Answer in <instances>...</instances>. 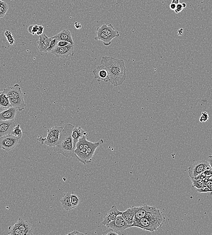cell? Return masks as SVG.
Returning <instances> with one entry per match:
<instances>
[{
  "instance_id": "obj_24",
  "label": "cell",
  "mask_w": 212,
  "mask_h": 235,
  "mask_svg": "<svg viewBox=\"0 0 212 235\" xmlns=\"http://www.w3.org/2000/svg\"><path fill=\"white\" fill-rule=\"evenodd\" d=\"M71 193L70 192L65 193L60 200L62 206L66 211H70L73 209L71 203Z\"/></svg>"
},
{
  "instance_id": "obj_10",
  "label": "cell",
  "mask_w": 212,
  "mask_h": 235,
  "mask_svg": "<svg viewBox=\"0 0 212 235\" xmlns=\"http://www.w3.org/2000/svg\"><path fill=\"white\" fill-rule=\"evenodd\" d=\"M17 124L15 120H0V137L7 135L11 134Z\"/></svg>"
},
{
  "instance_id": "obj_40",
  "label": "cell",
  "mask_w": 212,
  "mask_h": 235,
  "mask_svg": "<svg viewBox=\"0 0 212 235\" xmlns=\"http://www.w3.org/2000/svg\"><path fill=\"white\" fill-rule=\"evenodd\" d=\"M43 30H44V27L42 25H39V30H38V32H37V34L38 35H41L43 33Z\"/></svg>"
},
{
  "instance_id": "obj_50",
  "label": "cell",
  "mask_w": 212,
  "mask_h": 235,
  "mask_svg": "<svg viewBox=\"0 0 212 235\" xmlns=\"http://www.w3.org/2000/svg\"><path fill=\"white\" fill-rule=\"evenodd\" d=\"M0 18H1V16H0Z\"/></svg>"
},
{
  "instance_id": "obj_46",
  "label": "cell",
  "mask_w": 212,
  "mask_h": 235,
  "mask_svg": "<svg viewBox=\"0 0 212 235\" xmlns=\"http://www.w3.org/2000/svg\"><path fill=\"white\" fill-rule=\"evenodd\" d=\"M182 5L183 6L184 8H185V7H186V4L185 3H183Z\"/></svg>"
},
{
  "instance_id": "obj_13",
  "label": "cell",
  "mask_w": 212,
  "mask_h": 235,
  "mask_svg": "<svg viewBox=\"0 0 212 235\" xmlns=\"http://www.w3.org/2000/svg\"><path fill=\"white\" fill-rule=\"evenodd\" d=\"M122 212L119 211L116 206H112V208L110 209L105 216L101 224L102 225H107L109 223L114 220L118 215H122Z\"/></svg>"
},
{
  "instance_id": "obj_23",
  "label": "cell",
  "mask_w": 212,
  "mask_h": 235,
  "mask_svg": "<svg viewBox=\"0 0 212 235\" xmlns=\"http://www.w3.org/2000/svg\"><path fill=\"white\" fill-rule=\"evenodd\" d=\"M13 107H11L0 113V120L6 121L14 119L17 111Z\"/></svg>"
},
{
  "instance_id": "obj_15",
  "label": "cell",
  "mask_w": 212,
  "mask_h": 235,
  "mask_svg": "<svg viewBox=\"0 0 212 235\" xmlns=\"http://www.w3.org/2000/svg\"><path fill=\"white\" fill-rule=\"evenodd\" d=\"M8 98H17L23 96V94L20 85L16 84L11 87H8L4 89L3 91Z\"/></svg>"
},
{
  "instance_id": "obj_28",
  "label": "cell",
  "mask_w": 212,
  "mask_h": 235,
  "mask_svg": "<svg viewBox=\"0 0 212 235\" xmlns=\"http://www.w3.org/2000/svg\"><path fill=\"white\" fill-rule=\"evenodd\" d=\"M191 180L193 187H196L197 188H200L203 186L206 185V183L202 179H196L194 178H190Z\"/></svg>"
},
{
  "instance_id": "obj_9",
  "label": "cell",
  "mask_w": 212,
  "mask_h": 235,
  "mask_svg": "<svg viewBox=\"0 0 212 235\" xmlns=\"http://www.w3.org/2000/svg\"><path fill=\"white\" fill-rule=\"evenodd\" d=\"M86 137V136L84 135L79 139L78 143H76V148L74 150V153L81 160L87 149L93 143L87 140Z\"/></svg>"
},
{
  "instance_id": "obj_4",
  "label": "cell",
  "mask_w": 212,
  "mask_h": 235,
  "mask_svg": "<svg viewBox=\"0 0 212 235\" xmlns=\"http://www.w3.org/2000/svg\"><path fill=\"white\" fill-rule=\"evenodd\" d=\"M63 128L62 127H53L48 129L46 137L43 138L40 136L37 140L40 142L42 145L44 143L49 147H54L58 144L60 133Z\"/></svg>"
},
{
  "instance_id": "obj_49",
  "label": "cell",
  "mask_w": 212,
  "mask_h": 235,
  "mask_svg": "<svg viewBox=\"0 0 212 235\" xmlns=\"http://www.w3.org/2000/svg\"><path fill=\"white\" fill-rule=\"evenodd\" d=\"M211 192H212V188L211 189Z\"/></svg>"
},
{
  "instance_id": "obj_26",
  "label": "cell",
  "mask_w": 212,
  "mask_h": 235,
  "mask_svg": "<svg viewBox=\"0 0 212 235\" xmlns=\"http://www.w3.org/2000/svg\"><path fill=\"white\" fill-rule=\"evenodd\" d=\"M11 107L9 98L3 92H0V108L6 110Z\"/></svg>"
},
{
  "instance_id": "obj_27",
  "label": "cell",
  "mask_w": 212,
  "mask_h": 235,
  "mask_svg": "<svg viewBox=\"0 0 212 235\" xmlns=\"http://www.w3.org/2000/svg\"><path fill=\"white\" fill-rule=\"evenodd\" d=\"M8 234L10 235H27L26 232L22 231L19 229L15 224L12 226L9 227V232Z\"/></svg>"
},
{
  "instance_id": "obj_41",
  "label": "cell",
  "mask_w": 212,
  "mask_h": 235,
  "mask_svg": "<svg viewBox=\"0 0 212 235\" xmlns=\"http://www.w3.org/2000/svg\"><path fill=\"white\" fill-rule=\"evenodd\" d=\"M67 235H84V234L83 233H80V232L78 231H74L73 232H71V233H69L67 234Z\"/></svg>"
},
{
  "instance_id": "obj_22",
  "label": "cell",
  "mask_w": 212,
  "mask_h": 235,
  "mask_svg": "<svg viewBox=\"0 0 212 235\" xmlns=\"http://www.w3.org/2000/svg\"><path fill=\"white\" fill-rule=\"evenodd\" d=\"M136 211V207L131 206L129 207L124 212H122V217L125 220L128 224H132L134 222V218Z\"/></svg>"
},
{
  "instance_id": "obj_37",
  "label": "cell",
  "mask_w": 212,
  "mask_h": 235,
  "mask_svg": "<svg viewBox=\"0 0 212 235\" xmlns=\"http://www.w3.org/2000/svg\"><path fill=\"white\" fill-rule=\"evenodd\" d=\"M184 8L182 4L179 2V3L176 4L175 10L174 11L175 13L176 14H178L179 13L182 11L183 10Z\"/></svg>"
},
{
  "instance_id": "obj_44",
  "label": "cell",
  "mask_w": 212,
  "mask_h": 235,
  "mask_svg": "<svg viewBox=\"0 0 212 235\" xmlns=\"http://www.w3.org/2000/svg\"><path fill=\"white\" fill-rule=\"evenodd\" d=\"M209 159H208V162H209V164H210V166L211 168L212 169V158H210L209 157Z\"/></svg>"
},
{
  "instance_id": "obj_6",
  "label": "cell",
  "mask_w": 212,
  "mask_h": 235,
  "mask_svg": "<svg viewBox=\"0 0 212 235\" xmlns=\"http://www.w3.org/2000/svg\"><path fill=\"white\" fill-rule=\"evenodd\" d=\"M21 138L11 134L0 137V148L10 151L16 147Z\"/></svg>"
},
{
  "instance_id": "obj_51",
  "label": "cell",
  "mask_w": 212,
  "mask_h": 235,
  "mask_svg": "<svg viewBox=\"0 0 212 235\" xmlns=\"http://www.w3.org/2000/svg\"></svg>"
},
{
  "instance_id": "obj_2",
  "label": "cell",
  "mask_w": 212,
  "mask_h": 235,
  "mask_svg": "<svg viewBox=\"0 0 212 235\" xmlns=\"http://www.w3.org/2000/svg\"><path fill=\"white\" fill-rule=\"evenodd\" d=\"M74 127L70 124L65 126L60 133L58 144L53 147V150L56 153L61 154L66 158L71 157L75 161L86 165V163L80 159L74 152L72 134Z\"/></svg>"
},
{
  "instance_id": "obj_31",
  "label": "cell",
  "mask_w": 212,
  "mask_h": 235,
  "mask_svg": "<svg viewBox=\"0 0 212 235\" xmlns=\"http://www.w3.org/2000/svg\"><path fill=\"white\" fill-rule=\"evenodd\" d=\"M71 200L73 208H74L77 207V206L79 205V202H80V199H79L78 197L76 195L71 194Z\"/></svg>"
},
{
  "instance_id": "obj_42",
  "label": "cell",
  "mask_w": 212,
  "mask_h": 235,
  "mask_svg": "<svg viewBox=\"0 0 212 235\" xmlns=\"http://www.w3.org/2000/svg\"><path fill=\"white\" fill-rule=\"evenodd\" d=\"M74 27L77 30H80L81 28L82 25L80 23L78 22H75L74 23Z\"/></svg>"
},
{
  "instance_id": "obj_35",
  "label": "cell",
  "mask_w": 212,
  "mask_h": 235,
  "mask_svg": "<svg viewBox=\"0 0 212 235\" xmlns=\"http://www.w3.org/2000/svg\"><path fill=\"white\" fill-rule=\"evenodd\" d=\"M209 119V116L208 114L206 112H203L202 113L199 119V121L201 123H203L208 121Z\"/></svg>"
},
{
  "instance_id": "obj_7",
  "label": "cell",
  "mask_w": 212,
  "mask_h": 235,
  "mask_svg": "<svg viewBox=\"0 0 212 235\" xmlns=\"http://www.w3.org/2000/svg\"><path fill=\"white\" fill-rule=\"evenodd\" d=\"M108 228L112 230L115 233H122L127 228L132 227V225L128 224L122 217V215H118L113 221L106 225Z\"/></svg>"
},
{
  "instance_id": "obj_11",
  "label": "cell",
  "mask_w": 212,
  "mask_h": 235,
  "mask_svg": "<svg viewBox=\"0 0 212 235\" xmlns=\"http://www.w3.org/2000/svg\"><path fill=\"white\" fill-rule=\"evenodd\" d=\"M103 143V139H100L96 143H93L87 149L81 158V160L87 163H89L92 161L94 152L97 148Z\"/></svg>"
},
{
  "instance_id": "obj_45",
  "label": "cell",
  "mask_w": 212,
  "mask_h": 235,
  "mask_svg": "<svg viewBox=\"0 0 212 235\" xmlns=\"http://www.w3.org/2000/svg\"><path fill=\"white\" fill-rule=\"evenodd\" d=\"M172 3L176 4V5L177 4L179 3V0H172Z\"/></svg>"
},
{
  "instance_id": "obj_39",
  "label": "cell",
  "mask_w": 212,
  "mask_h": 235,
  "mask_svg": "<svg viewBox=\"0 0 212 235\" xmlns=\"http://www.w3.org/2000/svg\"><path fill=\"white\" fill-rule=\"evenodd\" d=\"M70 43L65 41H59L57 43L56 46L59 47H65V46H67Z\"/></svg>"
},
{
  "instance_id": "obj_30",
  "label": "cell",
  "mask_w": 212,
  "mask_h": 235,
  "mask_svg": "<svg viewBox=\"0 0 212 235\" xmlns=\"http://www.w3.org/2000/svg\"><path fill=\"white\" fill-rule=\"evenodd\" d=\"M9 9V6L5 2H3L2 4L0 6V16L1 18H3L5 15V14L8 11Z\"/></svg>"
},
{
  "instance_id": "obj_25",
  "label": "cell",
  "mask_w": 212,
  "mask_h": 235,
  "mask_svg": "<svg viewBox=\"0 0 212 235\" xmlns=\"http://www.w3.org/2000/svg\"><path fill=\"white\" fill-rule=\"evenodd\" d=\"M96 33L97 36L94 37V40H96L102 41L105 46H108L111 44V41L112 40L111 38L98 30H96Z\"/></svg>"
},
{
  "instance_id": "obj_48",
  "label": "cell",
  "mask_w": 212,
  "mask_h": 235,
  "mask_svg": "<svg viewBox=\"0 0 212 235\" xmlns=\"http://www.w3.org/2000/svg\"><path fill=\"white\" fill-rule=\"evenodd\" d=\"M209 157H210V158H212V155L209 156Z\"/></svg>"
},
{
  "instance_id": "obj_21",
  "label": "cell",
  "mask_w": 212,
  "mask_h": 235,
  "mask_svg": "<svg viewBox=\"0 0 212 235\" xmlns=\"http://www.w3.org/2000/svg\"><path fill=\"white\" fill-rule=\"evenodd\" d=\"M8 98L11 104V107L15 108L19 111H22L24 110L26 105L24 100L23 96L17 98Z\"/></svg>"
},
{
  "instance_id": "obj_5",
  "label": "cell",
  "mask_w": 212,
  "mask_h": 235,
  "mask_svg": "<svg viewBox=\"0 0 212 235\" xmlns=\"http://www.w3.org/2000/svg\"><path fill=\"white\" fill-rule=\"evenodd\" d=\"M211 169L208 161L199 160L188 168V173L190 178H195L203 173L206 170Z\"/></svg>"
},
{
  "instance_id": "obj_34",
  "label": "cell",
  "mask_w": 212,
  "mask_h": 235,
  "mask_svg": "<svg viewBox=\"0 0 212 235\" xmlns=\"http://www.w3.org/2000/svg\"><path fill=\"white\" fill-rule=\"evenodd\" d=\"M58 42V41L56 39H52V40L51 41L49 46V48L47 49L46 52H51L52 51V50L56 47Z\"/></svg>"
},
{
  "instance_id": "obj_33",
  "label": "cell",
  "mask_w": 212,
  "mask_h": 235,
  "mask_svg": "<svg viewBox=\"0 0 212 235\" xmlns=\"http://www.w3.org/2000/svg\"><path fill=\"white\" fill-rule=\"evenodd\" d=\"M39 25H31L29 26L28 28V31L30 34L34 35L35 34L37 33L39 30Z\"/></svg>"
},
{
  "instance_id": "obj_14",
  "label": "cell",
  "mask_w": 212,
  "mask_h": 235,
  "mask_svg": "<svg viewBox=\"0 0 212 235\" xmlns=\"http://www.w3.org/2000/svg\"><path fill=\"white\" fill-rule=\"evenodd\" d=\"M96 30L102 32L107 35L112 40L115 37L120 36V34L118 31H116L112 24H103L101 27H98Z\"/></svg>"
},
{
  "instance_id": "obj_3",
  "label": "cell",
  "mask_w": 212,
  "mask_h": 235,
  "mask_svg": "<svg viewBox=\"0 0 212 235\" xmlns=\"http://www.w3.org/2000/svg\"><path fill=\"white\" fill-rule=\"evenodd\" d=\"M165 221L164 215L156 206H152L144 217L134 221L132 227H138L146 231L153 233L161 228Z\"/></svg>"
},
{
  "instance_id": "obj_17",
  "label": "cell",
  "mask_w": 212,
  "mask_h": 235,
  "mask_svg": "<svg viewBox=\"0 0 212 235\" xmlns=\"http://www.w3.org/2000/svg\"><path fill=\"white\" fill-rule=\"evenodd\" d=\"M52 39H55L59 41H65L70 43L71 45H74L73 40L71 34L69 30H63L62 31L52 37Z\"/></svg>"
},
{
  "instance_id": "obj_8",
  "label": "cell",
  "mask_w": 212,
  "mask_h": 235,
  "mask_svg": "<svg viewBox=\"0 0 212 235\" xmlns=\"http://www.w3.org/2000/svg\"><path fill=\"white\" fill-rule=\"evenodd\" d=\"M74 48V45H71V43L67 46L63 47L56 46L51 52L57 58H67L69 56H73Z\"/></svg>"
},
{
  "instance_id": "obj_43",
  "label": "cell",
  "mask_w": 212,
  "mask_h": 235,
  "mask_svg": "<svg viewBox=\"0 0 212 235\" xmlns=\"http://www.w3.org/2000/svg\"><path fill=\"white\" fill-rule=\"evenodd\" d=\"M176 4L171 3L170 5V9H171V10L174 11V10H175L176 7Z\"/></svg>"
},
{
  "instance_id": "obj_16",
  "label": "cell",
  "mask_w": 212,
  "mask_h": 235,
  "mask_svg": "<svg viewBox=\"0 0 212 235\" xmlns=\"http://www.w3.org/2000/svg\"><path fill=\"white\" fill-rule=\"evenodd\" d=\"M52 38H49L46 34H43L40 35V38L37 43L38 44V49L41 52H46L49 46Z\"/></svg>"
},
{
  "instance_id": "obj_20",
  "label": "cell",
  "mask_w": 212,
  "mask_h": 235,
  "mask_svg": "<svg viewBox=\"0 0 212 235\" xmlns=\"http://www.w3.org/2000/svg\"><path fill=\"white\" fill-rule=\"evenodd\" d=\"M151 207V206L147 204H144L140 207H136V211L134 218V221H137L144 217Z\"/></svg>"
},
{
  "instance_id": "obj_47",
  "label": "cell",
  "mask_w": 212,
  "mask_h": 235,
  "mask_svg": "<svg viewBox=\"0 0 212 235\" xmlns=\"http://www.w3.org/2000/svg\"><path fill=\"white\" fill-rule=\"evenodd\" d=\"M4 2H2V1H1V0H0V6L2 5V4Z\"/></svg>"
},
{
  "instance_id": "obj_38",
  "label": "cell",
  "mask_w": 212,
  "mask_h": 235,
  "mask_svg": "<svg viewBox=\"0 0 212 235\" xmlns=\"http://www.w3.org/2000/svg\"><path fill=\"white\" fill-rule=\"evenodd\" d=\"M103 235H118L119 234L118 233H115V232H114L110 228H108V230H106V231H104L103 233Z\"/></svg>"
},
{
  "instance_id": "obj_12",
  "label": "cell",
  "mask_w": 212,
  "mask_h": 235,
  "mask_svg": "<svg viewBox=\"0 0 212 235\" xmlns=\"http://www.w3.org/2000/svg\"><path fill=\"white\" fill-rule=\"evenodd\" d=\"M94 79H96L98 82L101 80L104 81L105 82H109V76L107 69L103 65L97 66L93 71Z\"/></svg>"
},
{
  "instance_id": "obj_18",
  "label": "cell",
  "mask_w": 212,
  "mask_h": 235,
  "mask_svg": "<svg viewBox=\"0 0 212 235\" xmlns=\"http://www.w3.org/2000/svg\"><path fill=\"white\" fill-rule=\"evenodd\" d=\"M88 135V133L85 132L84 130L81 127V126L78 127H74L72 134V137L73 138V143L74 149L76 148V144L79 139L81 138L84 135L86 136Z\"/></svg>"
},
{
  "instance_id": "obj_19",
  "label": "cell",
  "mask_w": 212,
  "mask_h": 235,
  "mask_svg": "<svg viewBox=\"0 0 212 235\" xmlns=\"http://www.w3.org/2000/svg\"><path fill=\"white\" fill-rule=\"evenodd\" d=\"M15 225L22 231L26 232L28 235H32L33 230L30 224L26 220L19 218L15 224Z\"/></svg>"
},
{
  "instance_id": "obj_29",
  "label": "cell",
  "mask_w": 212,
  "mask_h": 235,
  "mask_svg": "<svg viewBox=\"0 0 212 235\" xmlns=\"http://www.w3.org/2000/svg\"><path fill=\"white\" fill-rule=\"evenodd\" d=\"M10 134L14 136L15 137H19V138L21 139L23 135V133L22 129L20 128V125L18 124L14 127L13 130L11 132Z\"/></svg>"
},
{
  "instance_id": "obj_36",
  "label": "cell",
  "mask_w": 212,
  "mask_h": 235,
  "mask_svg": "<svg viewBox=\"0 0 212 235\" xmlns=\"http://www.w3.org/2000/svg\"><path fill=\"white\" fill-rule=\"evenodd\" d=\"M196 191L199 193H207L211 192L210 189L206 185L203 186L200 188H197Z\"/></svg>"
},
{
  "instance_id": "obj_1",
  "label": "cell",
  "mask_w": 212,
  "mask_h": 235,
  "mask_svg": "<svg viewBox=\"0 0 212 235\" xmlns=\"http://www.w3.org/2000/svg\"><path fill=\"white\" fill-rule=\"evenodd\" d=\"M101 64L107 69L112 85L117 87L123 84L126 78V67L123 60L104 56L102 58Z\"/></svg>"
},
{
  "instance_id": "obj_32",
  "label": "cell",
  "mask_w": 212,
  "mask_h": 235,
  "mask_svg": "<svg viewBox=\"0 0 212 235\" xmlns=\"http://www.w3.org/2000/svg\"><path fill=\"white\" fill-rule=\"evenodd\" d=\"M5 35L6 37L7 41L10 43V45H13L15 42V40L14 39L13 36L12 35L11 32L9 31H6L5 33Z\"/></svg>"
}]
</instances>
